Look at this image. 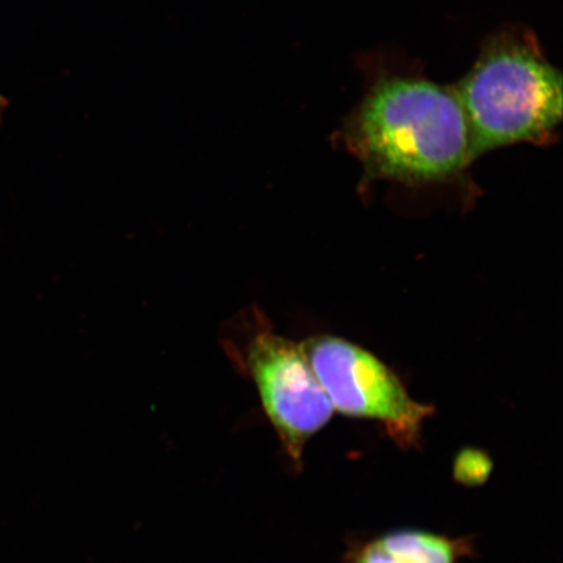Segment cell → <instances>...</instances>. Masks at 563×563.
<instances>
[{
  "label": "cell",
  "instance_id": "obj_1",
  "mask_svg": "<svg viewBox=\"0 0 563 563\" xmlns=\"http://www.w3.org/2000/svg\"><path fill=\"white\" fill-rule=\"evenodd\" d=\"M342 137L373 179L438 181L470 165L467 119L454 87L418 76L375 82Z\"/></svg>",
  "mask_w": 563,
  "mask_h": 563
},
{
  "label": "cell",
  "instance_id": "obj_2",
  "mask_svg": "<svg viewBox=\"0 0 563 563\" xmlns=\"http://www.w3.org/2000/svg\"><path fill=\"white\" fill-rule=\"evenodd\" d=\"M468 125L471 162L497 147L552 143L562 122V75L531 33H497L454 87Z\"/></svg>",
  "mask_w": 563,
  "mask_h": 563
},
{
  "label": "cell",
  "instance_id": "obj_3",
  "mask_svg": "<svg viewBox=\"0 0 563 563\" xmlns=\"http://www.w3.org/2000/svg\"><path fill=\"white\" fill-rule=\"evenodd\" d=\"M300 346L334 411L382 422L399 448H418L433 407L412 399L387 365L336 336L309 338Z\"/></svg>",
  "mask_w": 563,
  "mask_h": 563
},
{
  "label": "cell",
  "instance_id": "obj_4",
  "mask_svg": "<svg viewBox=\"0 0 563 563\" xmlns=\"http://www.w3.org/2000/svg\"><path fill=\"white\" fill-rule=\"evenodd\" d=\"M255 316V333L238 363L255 383L266 417L300 468L307 442L333 418L334 408L300 344L274 333Z\"/></svg>",
  "mask_w": 563,
  "mask_h": 563
},
{
  "label": "cell",
  "instance_id": "obj_5",
  "mask_svg": "<svg viewBox=\"0 0 563 563\" xmlns=\"http://www.w3.org/2000/svg\"><path fill=\"white\" fill-rule=\"evenodd\" d=\"M398 563H457L470 553L467 540L419 530H398L376 539Z\"/></svg>",
  "mask_w": 563,
  "mask_h": 563
},
{
  "label": "cell",
  "instance_id": "obj_6",
  "mask_svg": "<svg viewBox=\"0 0 563 563\" xmlns=\"http://www.w3.org/2000/svg\"><path fill=\"white\" fill-rule=\"evenodd\" d=\"M492 462L481 450L467 449L457 455L454 475L457 482L466 485H478L488 481Z\"/></svg>",
  "mask_w": 563,
  "mask_h": 563
},
{
  "label": "cell",
  "instance_id": "obj_7",
  "mask_svg": "<svg viewBox=\"0 0 563 563\" xmlns=\"http://www.w3.org/2000/svg\"><path fill=\"white\" fill-rule=\"evenodd\" d=\"M350 563H398L377 543V540L368 541L354 547L349 553Z\"/></svg>",
  "mask_w": 563,
  "mask_h": 563
},
{
  "label": "cell",
  "instance_id": "obj_8",
  "mask_svg": "<svg viewBox=\"0 0 563 563\" xmlns=\"http://www.w3.org/2000/svg\"><path fill=\"white\" fill-rule=\"evenodd\" d=\"M7 108H9V102H7L5 98L0 95V124H2Z\"/></svg>",
  "mask_w": 563,
  "mask_h": 563
}]
</instances>
